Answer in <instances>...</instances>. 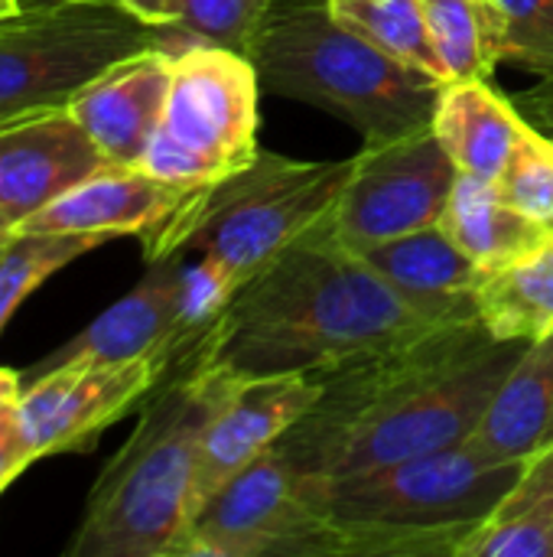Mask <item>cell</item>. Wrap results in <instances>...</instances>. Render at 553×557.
<instances>
[{
    "label": "cell",
    "mask_w": 553,
    "mask_h": 557,
    "mask_svg": "<svg viewBox=\"0 0 553 557\" xmlns=\"http://www.w3.org/2000/svg\"><path fill=\"white\" fill-rule=\"evenodd\" d=\"M186 255H169L150 261V271L140 284L111 304L95 323L78 336L62 343L49 359L36 366L39 372L68 366V362H127L140 356H166L173 366L186 359L202 339H189L179 320V281Z\"/></svg>",
    "instance_id": "5bb4252c"
},
{
    "label": "cell",
    "mask_w": 553,
    "mask_h": 557,
    "mask_svg": "<svg viewBox=\"0 0 553 557\" xmlns=\"http://www.w3.org/2000/svg\"><path fill=\"white\" fill-rule=\"evenodd\" d=\"M189 193L192 189L166 183L143 166L108 163L23 219L13 235H91L101 242L117 235L147 238L186 202Z\"/></svg>",
    "instance_id": "9a60e30c"
},
{
    "label": "cell",
    "mask_w": 553,
    "mask_h": 557,
    "mask_svg": "<svg viewBox=\"0 0 553 557\" xmlns=\"http://www.w3.org/2000/svg\"><path fill=\"white\" fill-rule=\"evenodd\" d=\"M430 127L460 173L495 183L528 121L489 78H460L443 82Z\"/></svg>",
    "instance_id": "d6986e66"
},
{
    "label": "cell",
    "mask_w": 553,
    "mask_h": 557,
    "mask_svg": "<svg viewBox=\"0 0 553 557\" xmlns=\"http://www.w3.org/2000/svg\"><path fill=\"white\" fill-rule=\"evenodd\" d=\"M169 49V29L150 26L117 0H36L0 20V117L65 108L111 65Z\"/></svg>",
    "instance_id": "52a82bcc"
},
{
    "label": "cell",
    "mask_w": 553,
    "mask_h": 557,
    "mask_svg": "<svg viewBox=\"0 0 553 557\" xmlns=\"http://www.w3.org/2000/svg\"><path fill=\"white\" fill-rule=\"evenodd\" d=\"M176 23L169 33L176 46H222L254 59L257 39L271 16V0H173Z\"/></svg>",
    "instance_id": "d4e9b609"
},
{
    "label": "cell",
    "mask_w": 553,
    "mask_h": 557,
    "mask_svg": "<svg viewBox=\"0 0 553 557\" xmlns=\"http://www.w3.org/2000/svg\"><path fill=\"white\" fill-rule=\"evenodd\" d=\"M440 228L453 245L469 255L482 271H492L551 238L553 228L515 209L489 180L460 173L450 202L440 215Z\"/></svg>",
    "instance_id": "ffe728a7"
},
{
    "label": "cell",
    "mask_w": 553,
    "mask_h": 557,
    "mask_svg": "<svg viewBox=\"0 0 553 557\" xmlns=\"http://www.w3.org/2000/svg\"><path fill=\"white\" fill-rule=\"evenodd\" d=\"M463 444L326 486L336 557H456L518 483Z\"/></svg>",
    "instance_id": "5b68a950"
},
{
    "label": "cell",
    "mask_w": 553,
    "mask_h": 557,
    "mask_svg": "<svg viewBox=\"0 0 553 557\" xmlns=\"http://www.w3.org/2000/svg\"><path fill=\"white\" fill-rule=\"evenodd\" d=\"M531 343L479 320L440 323L319 379V398L277 441L310 480L339 483L407 457L460 447Z\"/></svg>",
    "instance_id": "6da1fadb"
},
{
    "label": "cell",
    "mask_w": 553,
    "mask_h": 557,
    "mask_svg": "<svg viewBox=\"0 0 553 557\" xmlns=\"http://www.w3.org/2000/svg\"><path fill=\"white\" fill-rule=\"evenodd\" d=\"M352 173L349 160H290L261 150L244 170L199 186L143 238L147 261L202 255L241 287L326 222Z\"/></svg>",
    "instance_id": "8992f818"
},
{
    "label": "cell",
    "mask_w": 553,
    "mask_h": 557,
    "mask_svg": "<svg viewBox=\"0 0 553 557\" xmlns=\"http://www.w3.org/2000/svg\"><path fill=\"white\" fill-rule=\"evenodd\" d=\"M3 245H7V242H3ZM3 245H0V248H3Z\"/></svg>",
    "instance_id": "8d00e7d4"
},
{
    "label": "cell",
    "mask_w": 553,
    "mask_h": 557,
    "mask_svg": "<svg viewBox=\"0 0 553 557\" xmlns=\"http://www.w3.org/2000/svg\"><path fill=\"white\" fill-rule=\"evenodd\" d=\"M553 512V444L544 450H538L525 467L518 483L512 486V493L505 496V503L492 512V516H518V512Z\"/></svg>",
    "instance_id": "f1b7e54d"
},
{
    "label": "cell",
    "mask_w": 553,
    "mask_h": 557,
    "mask_svg": "<svg viewBox=\"0 0 553 557\" xmlns=\"http://www.w3.org/2000/svg\"><path fill=\"white\" fill-rule=\"evenodd\" d=\"M176 557H336L326 483L271 447L196 512Z\"/></svg>",
    "instance_id": "9c48e42d"
},
{
    "label": "cell",
    "mask_w": 553,
    "mask_h": 557,
    "mask_svg": "<svg viewBox=\"0 0 553 557\" xmlns=\"http://www.w3.org/2000/svg\"><path fill=\"white\" fill-rule=\"evenodd\" d=\"M495 189L525 215L553 228V140L535 124L518 137Z\"/></svg>",
    "instance_id": "4316f807"
},
{
    "label": "cell",
    "mask_w": 553,
    "mask_h": 557,
    "mask_svg": "<svg viewBox=\"0 0 553 557\" xmlns=\"http://www.w3.org/2000/svg\"><path fill=\"white\" fill-rule=\"evenodd\" d=\"M238 375L205 356V339L143 401L140 421L101 470L68 557H176L202 434Z\"/></svg>",
    "instance_id": "3957f363"
},
{
    "label": "cell",
    "mask_w": 553,
    "mask_h": 557,
    "mask_svg": "<svg viewBox=\"0 0 553 557\" xmlns=\"http://www.w3.org/2000/svg\"><path fill=\"white\" fill-rule=\"evenodd\" d=\"M456 176L460 170L433 127L362 144L332 209V228L352 251H368L391 238L440 225Z\"/></svg>",
    "instance_id": "30bf717a"
},
{
    "label": "cell",
    "mask_w": 553,
    "mask_h": 557,
    "mask_svg": "<svg viewBox=\"0 0 553 557\" xmlns=\"http://www.w3.org/2000/svg\"><path fill=\"white\" fill-rule=\"evenodd\" d=\"M169 72H173L169 49L163 46L143 49L111 65L88 88H81L65 108L111 163L140 166L143 150L163 117Z\"/></svg>",
    "instance_id": "2e32d148"
},
{
    "label": "cell",
    "mask_w": 553,
    "mask_h": 557,
    "mask_svg": "<svg viewBox=\"0 0 553 557\" xmlns=\"http://www.w3.org/2000/svg\"><path fill=\"white\" fill-rule=\"evenodd\" d=\"M551 339H553V333H551ZM551 444H553V434H551Z\"/></svg>",
    "instance_id": "d590c367"
},
{
    "label": "cell",
    "mask_w": 553,
    "mask_h": 557,
    "mask_svg": "<svg viewBox=\"0 0 553 557\" xmlns=\"http://www.w3.org/2000/svg\"><path fill=\"white\" fill-rule=\"evenodd\" d=\"M108 163L68 108L0 117V209L13 225Z\"/></svg>",
    "instance_id": "4fadbf2b"
},
{
    "label": "cell",
    "mask_w": 553,
    "mask_h": 557,
    "mask_svg": "<svg viewBox=\"0 0 553 557\" xmlns=\"http://www.w3.org/2000/svg\"><path fill=\"white\" fill-rule=\"evenodd\" d=\"M98 245L104 242L91 235H13L0 248V333L42 281Z\"/></svg>",
    "instance_id": "cb8c5ba5"
},
{
    "label": "cell",
    "mask_w": 553,
    "mask_h": 557,
    "mask_svg": "<svg viewBox=\"0 0 553 557\" xmlns=\"http://www.w3.org/2000/svg\"><path fill=\"white\" fill-rule=\"evenodd\" d=\"M316 398L319 379L306 372L238 375L202 434L189 522L231 476L277 447V441L310 411Z\"/></svg>",
    "instance_id": "7c38bea8"
},
{
    "label": "cell",
    "mask_w": 553,
    "mask_h": 557,
    "mask_svg": "<svg viewBox=\"0 0 553 557\" xmlns=\"http://www.w3.org/2000/svg\"><path fill=\"white\" fill-rule=\"evenodd\" d=\"M499 62L553 78V0H486Z\"/></svg>",
    "instance_id": "484cf974"
},
{
    "label": "cell",
    "mask_w": 553,
    "mask_h": 557,
    "mask_svg": "<svg viewBox=\"0 0 553 557\" xmlns=\"http://www.w3.org/2000/svg\"><path fill=\"white\" fill-rule=\"evenodd\" d=\"M33 463V457L26 454L20 434H16V424H13V414L0 421V493Z\"/></svg>",
    "instance_id": "f546056e"
},
{
    "label": "cell",
    "mask_w": 553,
    "mask_h": 557,
    "mask_svg": "<svg viewBox=\"0 0 553 557\" xmlns=\"http://www.w3.org/2000/svg\"><path fill=\"white\" fill-rule=\"evenodd\" d=\"M553 434V339L531 343L463 447L489 467H525Z\"/></svg>",
    "instance_id": "ac0fdd59"
},
{
    "label": "cell",
    "mask_w": 553,
    "mask_h": 557,
    "mask_svg": "<svg viewBox=\"0 0 553 557\" xmlns=\"http://www.w3.org/2000/svg\"><path fill=\"white\" fill-rule=\"evenodd\" d=\"M20 395H23V379L13 369H3L0 366V421L13 414Z\"/></svg>",
    "instance_id": "d6a6232c"
},
{
    "label": "cell",
    "mask_w": 553,
    "mask_h": 557,
    "mask_svg": "<svg viewBox=\"0 0 553 557\" xmlns=\"http://www.w3.org/2000/svg\"><path fill=\"white\" fill-rule=\"evenodd\" d=\"M127 13H134L137 20L150 23V26H160V29H169L176 23V7L173 0H117Z\"/></svg>",
    "instance_id": "1f68e13d"
},
{
    "label": "cell",
    "mask_w": 553,
    "mask_h": 557,
    "mask_svg": "<svg viewBox=\"0 0 553 557\" xmlns=\"http://www.w3.org/2000/svg\"><path fill=\"white\" fill-rule=\"evenodd\" d=\"M173 369L166 356L127 362H68L23 388L13 424L33 460L85 450L104 428L143 405Z\"/></svg>",
    "instance_id": "8fae6325"
},
{
    "label": "cell",
    "mask_w": 553,
    "mask_h": 557,
    "mask_svg": "<svg viewBox=\"0 0 553 557\" xmlns=\"http://www.w3.org/2000/svg\"><path fill=\"white\" fill-rule=\"evenodd\" d=\"M13 228H16V225H13V219L0 209V245L13 238Z\"/></svg>",
    "instance_id": "836d02e7"
},
{
    "label": "cell",
    "mask_w": 553,
    "mask_h": 557,
    "mask_svg": "<svg viewBox=\"0 0 553 557\" xmlns=\"http://www.w3.org/2000/svg\"><path fill=\"white\" fill-rule=\"evenodd\" d=\"M359 255L391 290H398L427 320H479L476 287L482 281V268L469 255H463L440 225L391 238Z\"/></svg>",
    "instance_id": "e0dca14e"
},
{
    "label": "cell",
    "mask_w": 553,
    "mask_h": 557,
    "mask_svg": "<svg viewBox=\"0 0 553 557\" xmlns=\"http://www.w3.org/2000/svg\"><path fill=\"white\" fill-rule=\"evenodd\" d=\"M515 104H518V111L525 114L528 124H535L538 131H544L553 140V78H544L538 88L521 95Z\"/></svg>",
    "instance_id": "4dcf8cb0"
},
{
    "label": "cell",
    "mask_w": 553,
    "mask_h": 557,
    "mask_svg": "<svg viewBox=\"0 0 553 557\" xmlns=\"http://www.w3.org/2000/svg\"><path fill=\"white\" fill-rule=\"evenodd\" d=\"M261 88L336 114L365 144L430 127L443 82L391 59L329 7L290 3L271 10L254 49Z\"/></svg>",
    "instance_id": "277c9868"
},
{
    "label": "cell",
    "mask_w": 553,
    "mask_h": 557,
    "mask_svg": "<svg viewBox=\"0 0 553 557\" xmlns=\"http://www.w3.org/2000/svg\"><path fill=\"white\" fill-rule=\"evenodd\" d=\"M20 10H23L20 0H0V20H7V16H13V13H20Z\"/></svg>",
    "instance_id": "e575fe53"
},
{
    "label": "cell",
    "mask_w": 553,
    "mask_h": 557,
    "mask_svg": "<svg viewBox=\"0 0 553 557\" xmlns=\"http://www.w3.org/2000/svg\"><path fill=\"white\" fill-rule=\"evenodd\" d=\"M261 75L254 59L192 42L173 52L169 91L140 166L199 189L244 170L257 153Z\"/></svg>",
    "instance_id": "ba28073f"
},
{
    "label": "cell",
    "mask_w": 553,
    "mask_h": 557,
    "mask_svg": "<svg viewBox=\"0 0 553 557\" xmlns=\"http://www.w3.org/2000/svg\"><path fill=\"white\" fill-rule=\"evenodd\" d=\"M447 82L489 78L499 65L492 13L486 0H420Z\"/></svg>",
    "instance_id": "603a6c76"
},
{
    "label": "cell",
    "mask_w": 553,
    "mask_h": 557,
    "mask_svg": "<svg viewBox=\"0 0 553 557\" xmlns=\"http://www.w3.org/2000/svg\"><path fill=\"white\" fill-rule=\"evenodd\" d=\"M430 326L332 228V215L251 277L205 336L231 375H323Z\"/></svg>",
    "instance_id": "7a4b0ae2"
},
{
    "label": "cell",
    "mask_w": 553,
    "mask_h": 557,
    "mask_svg": "<svg viewBox=\"0 0 553 557\" xmlns=\"http://www.w3.org/2000/svg\"><path fill=\"white\" fill-rule=\"evenodd\" d=\"M479 323L505 343H541L553 333V235L538 248L482 271Z\"/></svg>",
    "instance_id": "44dd1931"
},
{
    "label": "cell",
    "mask_w": 553,
    "mask_h": 557,
    "mask_svg": "<svg viewBox=\"0 0 553 557\" xmlns=\"http://www.w3.org/2000/svg\"><path fill=\"white\" fill-rule=\"evenodd\" d=\"M326 7L342 26L359 33L391 59L447 82L420 0H326Z\"/></svg>",
    "instance_id": "7402d4cb"
},
{
    "label": "cell",
    "mask_w": 553,
    "mask_h": 557,
    "mask_svg": "<svg viewBox=\"0 0 553 557\" xmlns=\"http://www.w3.org/2000/svg\"><path fill=\"white\" fill-rule=\"evenodd\" d=\"M456 557H553V512L492 516L460 545Z\"/></svg>",
    "instance_id": "83f0119b"
}]
</instances>
